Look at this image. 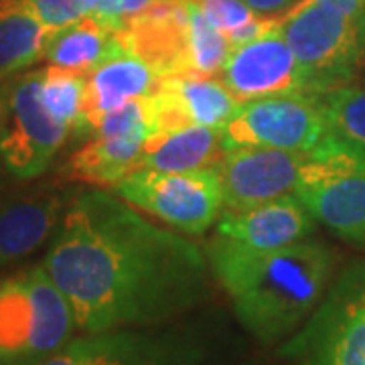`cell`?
Masks as SVG:
<instances>
[{"mask_svg": "<svg viewBox=\"0 0 365 365\" xmlns=\"http://www.w3.org/2000/svg\"><path fill=\"white\" fill-rule=\"evenodd\" d=\"M357 29H359V39H361V45L365 49V11L361 13V16L357 19Z\"/></svg>", "mask_w": 365, "mask_h": 365, "instance_id": "31", "label": "cell"}, {"mask_svg": "<svg viewBox=\"0 0 365 365\" xmlns=\"http://www.w3.org/2000/svg\"><path fill=\"white\" fill-rule=\"evenodd\" d=\"M280 355L297 365H365V260L343 268Z\"/></svg>", "mask_w": 365, "mask_h": 365, "instance_id": "5", "label": "cell"}, {"mask_svg": "<svg viewBox=\"0 0 365 365\" xmlns=\"http://www.w3.org/2000/svg\"><path fill=\"white\" fill-rule=\"evenodd\" d=\"M118 39L158 78L191 76V23L187 0H157L130 19Z\"/></svg>", "mask_w": 365, "mask_h": 365, "instance_id": "13", "label": "cell"}, {"mask_svg": "<svg viewBox=\"0 0 365 365\" xmlns=\"http://www.w3.org/2000/svg\"><path fill=\"white\" fill-rule=\"evenodd\" d=\"M335 134L317 96L307 91L258 98L240 106L223 126V148L268 146L313 153Z\"/></svg>", "mask_w": 365, "mask_h": 365, "instance_id": "8", "label": "cell"}, {"mask_svg": "<svg viewBox=\"0 0 365 365\" xmlns=\"http://www.w3.org/2000/svg\"><path fill=\"white\" fill-rule=\"evenodd\" d=\"M76 329L71 304L43 266L0 282V365H41Z\"/></svg>", "mask_w": 365, "mask_h": 365, "instance_id": "3", "label": "cell"}, {"mask_svg": "<svg viewBox=\"0 0 365 365\" xmlns=\"http://www.w3.org/2000/svg\"><path fill=\"white\" fill-rule=\"evenodd\" d=\"M146 138L138 136H93V140L67 160V179L98 185H116L138 170Z\"/></svg>", "mask_w": 365, "mask_h": 365, "instance_id": "20", "label": "cell"}, {"mask_svg": "<svg viewBox=\"0 0 365 365\" xmlns=\"http://www.w3.org/2000/svg\"><path fill=\"white\" fill-rule=\"evenodd\" d=\"M49 33L33 14L19 9L14 0H0V79L41 59Z\"/></svg>", "mask_w": 365, "mask_h": 365, "instance_id": "21", "label": "cell"}, {"mask_svg": "<svg viewBox=\"0 0 365 365\" xmlns=\"http://www.w3.org/2000/svg\"><path fill=\"white\" fill-rule=\"evenodd\" d=\"M313 96H317L333 130L365 146V90L339 86Z\"/></svg>", "mask_w": 365, "mask_h": 365, "instance_id": "24", "label": "cell"}, {"mask_svg": "<svg viewBox=\"0 0 365 365\" xmlns=\"http://www.w3.org/2000/svg\"><path fill=\"white\" fill-rule=\"evenodd\" d=\"M14 4L33 14L47 31H57L93 13L96 0H14Z\"/></svg>", "mask_w": 365, "mask_h": 365, "instance_id": "25", "label": "cell"}, {"mask_svg": "<svg viewBox=\"0 0 365 365\" xmlns=\"http://www.w3.org/2000/svg\"><path fill=\"white\" fill-rule=\"evenodd\" d=\"M153 102L157 134L189 126L223 128L242 106L220 78L189 73L160 79Z\"/></svg>", "mask_w": 365, "mask_h": 365, "instance_id": "14", "label": "cell"}, {"mask_svg": "<svg viewBox=\"0 0 365 365\" xmlns=\"http://www.w3.org/2000/svg\"><path fill=\"white\" fill-rule=\"evenodd\" d=\"M276 25L258 39L232 49L223 63L220 79L242 104L304 91L299 61Z\"/></svg>", "mask_w": 365, "mask_h": 365, "instance_id": "12", "label": "cell"}, {"mask_svg": "<svg viewBox=\"0 0 365 365\" xmlns=\"http://www.w3.org/2000/svg\"><path fill=\"white\" fill-rule=\"evenodd\" d=\"M294 193L317 222L347 242L365 244V146L331 134L304 160Z\"/></svg>", "mask_w": 365, "mask_h": 365, "instance_id": "4", "label": "cell"}, {"mask_svg": "<svg viewBox=\"0 0 365 365\" xmlns=\"http://www.w3.org/2000/svg\"><path fill=\"white\" fill-rule=\"evenodd\" d=\"M223 155V128L189 126L175 132L153 134L144 143L138 169L182 173L215 167Z\"/></svg>", "mask_w": 365, "mask_h": 365, "instance_id": "18", "label": "cell"}, {"mask_svg": "<svg viewBox=\"0 0 365 365\" xmlns=\"http://www.w3.org/2000/svg\"><path fill=\"white\" fill-rule=\"evenodd\" d=\"M157 0H96L93 16L112 31H122L126 23Z\"/></svg>", "mask_w": 365, "mask_h": 365, "instance_id": "27", "label": "cell"}, {"mask_svg": "<svg viewBox=\"0 0 365 365\" xmlns=\"http://www.w3.org/2000/svg\"><path fill=\"white\" fill-rule=\"evenodd\" d=\"M197 4L207 16L209 23L220 29L225 37L234 35L235 31L258 19V14L244 0H197Z\"/></svg>", "mask_w": 365, "mask_h": 365, "instance_id": "26", "label": "cell"}, {"mask_svg": "<svg viewBox=\"0 0 365 365\" xmlns=\"http://www.w3.org/2000/svg\"><path fill=\"white\" fill-rule=\"evenodd\" d=\"M43 71H29L11 83V116L0 136V157L19 179L39 177L63 146L69 126L45 110L41 98Z\"/></svg>", "mask_w": 365, "mask_h": 365, "instance_id": "9", "label": "cell"}, {"mask_svg": "<svg viewBox=\"0 0 365 365\" xmlns=\"http://www.w3.org/2000/svg\"><path fill=\"white\" fill-rule=\"evenodd\" d=\"M157 73L134 53L118 51L86 76V100L78 130L96 128L100 120L122 104L150 96L158 88Z\"/></svg>", "mask_w": 365, "mask_h": 365, "instance_id": "17", "label": "cell"}, {"mask_svg": "<svg viewBox=\"0 0 365 365\" xmlns=\"http://www.w3.org/2000/svg\"><path fill=\"white\" fill-rule=\"evenodd\" d=\"M205 254L237 321L270 345L287 341L304 325L333 274V252L311 240L282 248H252L217 235Z\"/></svg>", "mask_w": 365, "mask_h": 365, "instance_id": "2", "label": "cell"}, {"mask_svg": "<svg viewBox=\"0 0 365 365\" xmlns=\"http://www.w3.org/2000/svg\"><path fill=\"white\" fill-rule=\"evenodd\" d=\"M2 81L4 79H0V136H2V132L6 128V124H9V116H11V102H9V91H11V86L9 88H4L2 86Z\"/></svg>", "mask_w": 365, "mask_h": 365, "instance_id": "30", "label": "cell"}, {"mask_svg": "<svg viewBox=\"0 0 365 365\" xmlns=\"http://www.w3.org/2000/svg\"><path fill=\"white\" fill-rule=\"evenodd\" d=\"M41 266L83 333L169 323L205 300L211 272L199 246L106 191L69 205Z\"/></svg>", "mask_w": 365, "mask_h": 365, "instance_id": "1", "label": "cell"}, {"mask_svg": "<svg viewBox=\"0 0 365 365\" xmlns=\"http://www.w3.org/2000/svg\"><path fill=\"white\" fill-rule=\"evenodd\" d=\"M114 191L189 235L203 234L223 209L222 181L213 167L182 173L138 169L116 182Z\"/></svg>", "mask_w": 365, "mask_h": 365, "instance_id": "7", "label": "cell"}, {"mask_svg": "<svg viewBox=\"0 0 365 365\" xmlns=\"http://www.w3.org/2000/svg\"><path fill=\"white\" fill-rule=\"evenodd\" d=\"M122 49L124 45L118 39L116 31L88 14L63 29L51 31L43 49V59L53 67L88 76L91 69Z\"/></svg>", "mask_w": 365, "mask_h": 365, "instance_id": "19", "label": "cell"}, {"mask_svg": "<svg viewBox=\"0 0 365 365\" xmlns=\"http://www.w3.org/2000/svg\"><path fill=\"white\" fill-rule=\"evenodd\" d=\"M309 153L268 146L223 148L215 163L223 189V209H248L297 189Z\"/></svg>", "mask_w": 365, "mask_h": 365, "instance_id": "11", "label": "cell"}, {"mask_svg": "<svg viewBox=\"0 0 365 365\" xmlns=\"http://www.w3.org/2000/svg\"><path fill=\"white\" fill-rule=\"evenodd\" d=\"M66 199L55 187H41L0 201V268L25 260L49 240Z\"/></svg>", "mask_w": 365, "mask_h": 365, "instance_id": "16", "label": "cell"}, {"mask_svg": "<svg viewBox=\"0 0 365 365\" xmlns=\"http://www.w3.org/2000/svg\"><path fill=\"white\" fill-rule=\"evenodd\" d=\"M276 26L299 61L307 93L349 83L364 51L355 19L302 0Z\"/></svg>", "mask_w": 365, "mask_h": 365, "instance_id": "6", "label": "cell"}, {"mask_svg": "<svg viewBox=\"0 0 365 365\" xmlns=\"http://www.w3.org/2000/svg\"><path fill=\"white\" fill-rule=\"evenodd\" d=\"M317 2H321V4H325L329 9L345 14V16H349V19H355V21L365 11V0H317Z\"/></svg>", "mask_w": 365, "mask_h": 365, "instance_id": "29", "label": "cell"}, {"mask_svg": "<svg viewBox=\"0 0 365 365\" xmlns=\"http://www.w3.org/2000/svg\"><path fill=\"white\" fill-rule=\"evenodd\" d=\"M41 98L45 110L55 120H59L69 128H79L86 100V76L63 67L49 66L43 69Z\"/></svg>", "mask_w": 365, "mask_h": 365, "instance_id": "22", "label": "cell"}, {"mask_svg": "<svg viewBox=\"0 0 365 365\" xmlns=\"http://www.w3.org/2000/svg\"><path fill=\"white\" fill-rule=\"evenodd\" d=\"M199 347L170 333L114 329L69 339L41 365H197Z\"/></svg>", "mask_w": 365, "mask_h": 365, "instance_id": "10", "label": "cell"}, {"mask_svg": "<svg viewBox=\"0 0 365 365\" xmlns=\"http://www.w3.org/2000/svg\"><path fill=\"white\" fill-rule=\"evenodd\" d=\"M187 2L191 23V76L213 78L222 73L223 63L232 53V43L220 29L209 23L197 0Z\"/></svg>", "mask_w": 365, "mask_h": 365, "instance_id": "23", "label": "cell"}, {"mask_svg": "<svg viewBox=\"0 0 365 365\" xmlns=\"http://www.w3.org/2000/svg\"><path fill=\"white\" fill-rule=\"evenodd\" d=\"M317 220L299 195L276 197L248 209H223L217 235L252 248H282L314 232Z\"/></svg>", "mask_w": 365, "mask_h": 365, "instance_id": "15", "label": "cell"}, {"mask_svg": "<svg viewBox=\"0 0 365 365\" xmlns=\"http://www.w3.org/2000/svg\"><path fill=\"white\" fill-rule=\"evenodd\" d=\"M250 9L258 16L280 21L287 13H290L302 0H244Z\"/></svg>", "mask_w": 365, "mask_h": 365, "instance_id": "28", "label": "cell"}]
</instances>
